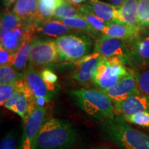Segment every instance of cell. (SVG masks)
Returning a JSON list of instances; mask_svg holds the SVG:
<instances>
[{
    "instance_id": "cell-27",
    "label": "cell",
    "mask_w": 149,
    "mask_h": 149,
    "mask_svg": "<svg viewBox=\"0 0 149 149\" xmlns=\"http://www.w3.org/2000/svg\"><path fill=\"white\" fill-rule=\"evenodd\" d=\"M59 21L62 22L66 26L69 27V29H73L83 31H95L90 24L81 17L64 18L59 19Z\"/></svg>"
},
{
    "instance_id": "cell-17",
    "label": "cell",
    "mask_w": 149,
    "mask_h": 149,
    "mask_svg": "<svg viewBox=\"0 0 149 149\" xmlns=\"http://www.w3.org/2000/svg\"><path fill=\"white\" fill-rule=\"evenodd\" d=\"M62 1L63 0H39L37 13L31 20L37 26L42 22L47 21L48 19L53 17L56 8Z\"/></svg>"
},
{
    "instance_id": "cell-26",
    "label": "cell",
    "mask_w": 149,
    "mask_h": 149,
    "mask_svg": "<svg viewBox=\"0 0 149 149\" xmlns=\"http://www.w3.org/2000/svg\"><path fill=\"white\" fill-rule=\"evenodd\" d=\"M22 23V19L13 13L6 10L1 13V31H10Z\"/></svg>"
},
{
    "instance_id": "cell-16",
    "label": "cell",
    "mask_w": 149,
    "mask_h": 149,
    "mask_svg": "<svg viewBox=\"0 0 149 149\" xmlns=\"http://www.w3.org/2000/svg\"><path fill=\"white\" fill-rule=\"evenodd\" d=\"M85 5L89 10L107 23L116 21L117 6L99 0H88V3Z\"/></svg>"
},
{
    "instance_id": "cell-4",
    "label": "cell",
    "mask_w": 149,
    "mask_h": 149,
    "mask_svg": "<svg viewBox=\"0 0 149 149\" xmlns=\"http://www.w3.org/2000/svg\"><path fill=\"white\" fill-rule=\"evenodd\" d=\"M129 73V70L120 58L102 57L93 81L102 91L107 90L116 85L120 79Z\"/></svg>"
},
{
    "instance_id": "cell-31",
    "label": "cell",
    "mask_w": 149,
    "mask_h": 149,
    "mask_svg": "<svg viewBox=\"0 0 149 149\" xmlns=\"http://www.w3.org/2000/svg\"><path fill=\"white\" fill-rule=\"evenodd\" d=\"M15 93V85L14 83L1 84L0 86V104L3 106L4 104Z\"/></svg>"
},
{
    "instance_id": "cell-13",
    "label": "cell",
    "mask_w": 149,
    "mask_h": 149,
    "mask_svg": "<svg viewBox=\"0 0 149 149\" xmlns=\"http://www.w3.org/2000/svg\"><path fill=\"white\" fill-rule=\"evenodd\" d=\"M115 109L123 116L133 115L139 112H149V96L140 93L133 95L124 101L115 103Z\"/></svg>"
},
{
    "instance_id": "cell-29",
    "label": "cell",
    "mask_w": 149,
    "mask_h": 149,
    "mask_svg": "<svg viewBox=\"0 0 149 149\" xmlns=\"http://www.w3.org/2000/svg\"><path fill=\"white\" fill-rule=\"evenodd\" d=\"M124 120L136 125L149 127V112H139L135 114L124 116Z\"/></svg>"
},
{
    "instance_id": "cell-33",
    "label": "cell",
    "mask_w": 149,
    "mask_h": 149,
    "mask_svg": "<svg viewBox=\"0 0 149 149\" xmlns=\"http://www.w3.org/2000/svg\"><path fill=\"white\" fill-rule=\"evenodd\" d=\"M41 75L43 79L48 85H54L57 81V75L52 70L48 68L43 70V71L41 72Z\"/></svg>"
},
{
    "instance_id": "cell-15",
    "label": "cell",
    "mask_w": 149,
    "mask_h": 149,
    "mask_svg": "<svg viewBox=\"0 0 149 149\" xmlns=\"http://www.w3.org/2000/svg\"><path fill=\"white\" fill-rule=\"evenodd\" d=\"M139 1V0H125L120 6L117 7L118 9L115 22L139 27L137 23Z\"/></svg>"
},
{
    "instance_id": "cell-2",
    "label": "cell",
    "mask_w": 149,
    "mask_h": 149,
    "mask_svg": "<svg viewBox=\"0 0 149 149\" xmlns=\"http://www.w3.org/2000/svg\"><path fill=\"white\" fill-rule=\"evenodd\" d=\"M70 95L74 104L91 117L102 121L115 117L113 102L102 91L82 88L70 91Z\"/></svg>"
},
{
    "instance_id": "cell-5",
    "label": "cell",
    "mask_w": 149,
    "mask_h": 149,
    "mask_svg": "<svg viewBox=\"0 0 149 149\" xmlns=\"http://www.w3.org/2000/svg\"><path fill=\"white\" fill-rule=\"evenodd\" d=\"M55 42L61 61H76L90 51V44L85 39L74 35L59 36Z\"/></svg>"
},
{
    "instance_id": "cell-11",
    "label": "cell",
    "mask_w": 149,
    "mask_h": 149,
    "mask_svg": "<svg viewBox=\"0 0 149 149\" xmlns=\"http://www.w3.org/2000/svg\"><path fill=\"white\" fill-rule=\"evenodd\" d=\"M101 59L102 56L95 52L92 55H86L74 61L76 68L72 74V77L79 83L89 82L91 80H93Z\"/></svg>"
},
{
    "instance_id": "cell-35",
    "label": "cell",
    "mask_w": 149,
    "mask_h": 149,
    "mask_svg": "<svg viewBox=\"0 0 149 149\" xmlns=\"http://www.w3.org/2000/svg\"><path fill=\"white\" fill-rule=\"evenodd\" d=\"M16 1L17 0H3V6H4L5 8H8Z\"/></svg>"
},
{
    "instance_id": "cell-24",
    "label": "cell",
    "mask_w": 149,
    "mask_h": 149,
    "mask_svg": "<svg viewBox=\"0 0 149 149\" xmlns=\"http://www.w3.org/2000/svg\"><path fill=\"white\" fill-rule=\"evenodd\" d=\"M140 94L149 96V66L133 71Z\"/></svg>"
},
{
    "instance_id": "cell-6",
    "label": "cell",
    "mask_w": 149,
    "mask_h": 149,
    "mask_svg": "<svg viewBox=\"0 0 149 149\" xmlns=\"http://www.w3.org/2000/svg\"><path fill=\"white\" fill-rule=\"evenodd\" d=\"M59 57L55 42L35 40L33 42L30 54V64L39 68L53 64Z\"/></svg>"
},
{
    "instance_id": "cell-3",
    "label": "cell",
    "mask_w": 149,
    "mask_h": 149,
    "mask_svg": "<svg viewBox=\"0 0 149 149\" xmlns=\"http://www.w3.org/2000/svg\"><path fill=\"white\" fill-rule=\"evenodd\" d=\"M104 128L120 149H149V135L131 127L122 117L107 120Z\"/></svg>"
},
{
    "instance_id": "cell-22",
    "label": "cell",
    "mask_w": 149,
    "mask_h": 149,
    "mask_svg": "<svg viewBox=\"0 0 149 149\" xmlns=\"http://www.w3.org/2000/svg\"><path fill=\"white\" fill-rule=\"evenodd\" d=\"M81 16L79 6L74 4L72 1L63 0L55 9L53 18L59 20L67 17H74Z\"/></svg>"
},
{
    "instance_id": "cell-23",
    "label": "cell",
    "mask_w": 149,
    "mask_h": 149,
    "mask_svg": "<svg viewBox=\"0 0 149 149\" xmlns=\"http://www.w3.org/2000/svg\"><path fill=\"white\" fill-rule=\"evenodd\" d=\"M81 12V17L84 19L88 23L92 26L95 31H100L103 33L104 29L106 28L107 22H106L102 19L95 15L93 13L89 10L85 4L78 6Z\"/></svg>"
},
{
    "instance_id": "cell-36",
    "label": "cell",
    "mask_w": 149,
    "mask_h": 149,
    "mask_svg": "<svg viewBox=\"0 0 149 149\" xmlns=\"http://www.w3.org/2000/svg\"><path fill=\"white\" fill-rule=\"evenodd\" d=\"M69 1H72V2L74 3H81V1H84V0H69Z\"/></svg>"
},
{
    "instance_id": "cell-37",
    "label": "cell",
    "mask_w": 149,
    "mask_h": 149,
    "mask_svg": "<svg viewBox=\"0 0 149 149\" xmlns=\"http://www.w3.org/2000/svg\"><path fill=\"white\" fill-rule=\"evenodd\" d=\"M94 149H109L108 148H106V147H102V148H97Z\"/></svg>"
},
{
    "instance_id": "cell-9",
    "label": "cell",
    "mask_w": 149,
    "mask_h": 149,
    "mask_svg": "<svg viewBox=\"0 0 149 149\" xmlns=\"http://www.w3.org/2000/svg\"><path fill=\"white\" fill-rule=\"evenodd\" d=\"M129 46L128 64L138 68L149 66V33H144L132 40Z\"/></svg>"
},
{
    "instance_id": "cell-28",
    "label": "cell",
    "mask_w": 149,
    "mask_h": 149,
    "mask_svg": "<svg viewBox=\"0 0 149 149\" xmlns=\"http://www.w3.org/2000/svg\"><path fill=\"white\" fill-rule=\"evenodd\" d=\"M137 23L141 30L149 28V0H139L137 8Z\"/></svg>"
},
{
    "instance_id": "cell-12",
    "label": "cell",
    "mask_w": 149,
    "mask_h": 149,
    "mask_svg": "<svg viewBox=\"0 0 149 149\" xmlns=\"http://www.w3.org/2000/svg\"><path fill=\"white\" fill-rule=\"evenodd\" d=\"M102 91L115 104L124 101L133 95L139 93L133 71L120 79L113 87Z\"/></svg>"
},
{
    "instance_id": "cell-18",
    "label": "cell",
    "mask_w": 149,
    "mask_h": 149,
    "mask_svg": "<svg viewBox=\"0 0 149 149\" xmlns=\"http://www.w3.org/2000/svg\"><path fill=\"white\" fill-rule=\"evenodd\" d=\"M39 0H17L13 13L24 21L31 20L36 14Z\"/></svg>"
},
{
    "instance_id": "cell-30",
    "label": "cell",
    "mask_w": 149,
    "mask_h": 149,
    "mask_svg": "<svg viewBox=\"0 0 149 149\" xmlns=\"http://www.w3.org/2000/svg\"><path fill=\"white\" fill-rule=\"evenodd\" d=\"M0 149H17L15 130H11L6 134L0 143Z\"/></svg>"
},
{
    "instance_id": "cell-8",
    "label": "cell",
    "mask_w": 149,
    "mask_h": 149,
    "mask_svg": "<svg viewBox=\"0 0 149 149\" xmlns=\"http://www.w3.org/2000/svg\"><path fill=\"white\" fill-rule=\"evenodd\" d=\"M46 109L36 107L25 121L20 144L18 149H37V137L44 122Z\"/></svg>"
},
{
    "instance_id": "cell-14",
    "label": "cell",
    "mask_w": 149,
    "mask_h": 149,
    "mask_svg": "<svg viewBox=\"0 0 149 149\" xmlns=\"http://www.w3.org/2000/svg\"><path fill=\"white\" fill-rule=\"evenodd\" d=\"M141 29L126 24L113 22L107 23L103 33L107 36L124 40H132L140 34Z\"/></svg>"
},
{
    "instance_id": "cell-20",
    "label": "cell",
    "mask_w": 149,
    "mask_h": 149,
    "mask_svg": "<svg viewBox=\"0 0 149 149\" xmlns=\"http://www.w3.org/2000/svg\"><path fill=\"white\" fill-rule=\"evenodd\" d=\"M37 31L47 36L55 37L70 32L71 30L59 20H47L39 26Z\"/></svg>"
},
{
    "instance_id": "cell-32",
    "label": "cell",
    "mask_w": 149,
    "mask_h": 149,
    "mask_svg": "<svg viewBox=\"0 0 149 149\" xmlns=\"http://www.w3.org/2000/svg\"><path fill=\"white\" fill-rule=\"evenodd\" d=\"M16 53L8 51L4 48L0 47V65L3 66H12L15 57Z\"/></svg>"
},
{
    "instance_id": "cell-10",
    "label": "cell",
    "mask_w": 149,
    "mask_h": 149,
    "mask_svg": "<svg viewBox=\"0 0 149 149\" xmlns=\"http://www.w3.org/2000/svg\"><path fill=\"white\" fill-rule=\"evenodd\" d=\"M24 80L35 99L42 97L48 102L53 98L55 86L47 84L40 72L31 64L24 73Z\"/></svg>"
},
{
    "instance_id": "cell-25",
    "label": "cell",
    "mask_w": 149,
    "mask_h": 149,
    "mask_svg": "<svg viewBox=\"0 0 149 149\" xmlns=\"http://www.w3.org/2000/svg\"><path fill=\"white\" fill-rule=\"evenodd\" d=\"M21 72L13 68L12 66H3L0 68V83L1 84L14 83L18 80L24 79Z\"/></svg>"
},
{
    "instance_id": "cell-34",
    "label": "cell",
    "mask_w": 149,
    "mask_h": 149,
    "mask_svg": "<svg viewBox=\"0 0 149 149\" xmlns=\"http://www.w3.org/2000/svg\"><path fill=\"white\" fill-rule=\"evenodd\" d=\"M112 5H114L115 6L119 7L122 4V3L124 2L125 0H108Z\"/></svg>"
},
{
    "instance_id": "cell-21",
    "label": "cell",
    "mask_w": 149,
    "mask_h": 149,
    "mask_svg": "<svg viewBox=\"0 0 149 149\" xmlns=\"http://www.w3.org/2000/svg\"><path fill=\"white\" fill-rule=\"evenodd\" d=\"M33 37H29L24 41L21 47L16 53L13 64L12 66L14 69L21 72L26 66L28 60L30 58Z\"/></svg>"
},
{
    "instance_id": "cell-7",
    "label": "cell",
    "mask_w": 149,
    "mask_h": 149,
    "mask_svg": "<svg viewBox=\"0 0 149 149\" xmlns=\"http://www.w3.org/2000/svg\"><path fill=\"white\" fill-rule=\"evenodd\" d=\"M95 52L106 58L119 57L124 64H128L129 46L128 40L113 38L104 35L97 40Z\"/></svg>"
},
{
    "instance_id": "cell-1",
    "label": "cell",
    "mask_w": 149,
    "mask_h": 149,
    "mask_svg": "<svg viewBox=\"0 0 149 149\" xmlns=\"http://www.w3.org/2000/svg\"><path fill=\"white\" fill-rule=\"evenodd\" d=\"M77 139V130L70 122L51 119L40 128L37 137V149H66Z\"/></svg>"
},
{
    "instance_id": "cell-19",
    "label": "cell",
    "mask_w": 149,
    "mask_h": 149,
    "mask_svg": "<svg viewBox=\"0 0 149 149\" xmlns=\"http://www.w3.org/2000/svg\"><path fill=\"white\" fill-rule=\"evenodd\" d=\"M29 101L23 93L15 92L13 96L4 104V107L9 111L14 112L23 120H25Z\"/></svg>"
}]
</instances>
